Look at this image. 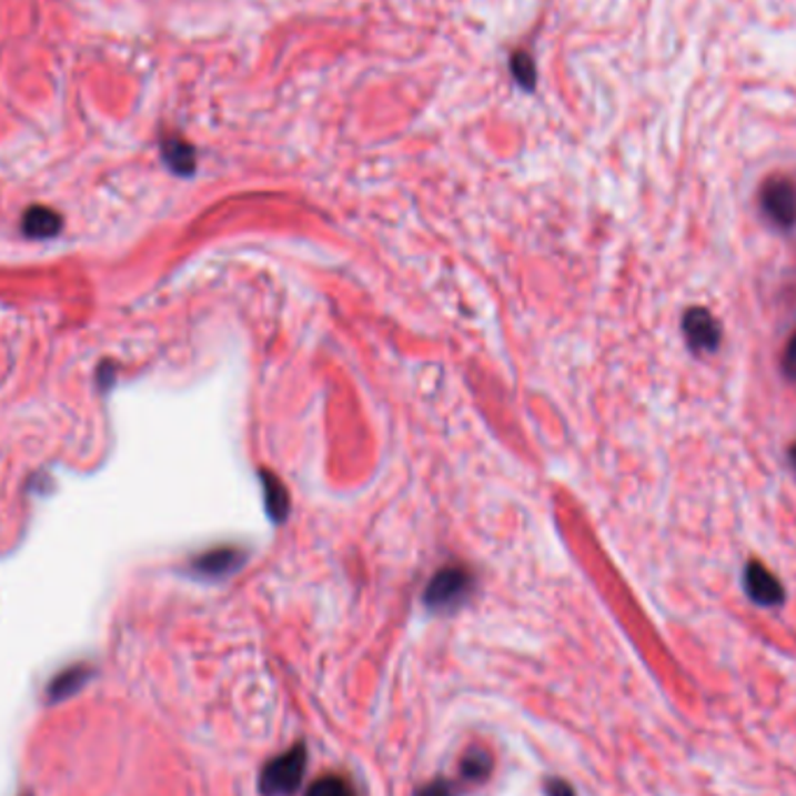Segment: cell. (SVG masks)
I'll return each instance as SVG.
<instances>
[{"instance_id":"cell-5","label":"cell","mask_w":796,"mask_h":796,"mask_svg":"<svg viewBox=\"0 0 796 796\" xmlns=\"http://www.w3.org/2000/svg\"><path fill=\"white\" fill-rule=\"evenodd\" d=\"M745 592L755 603L766 608L780 606L785 601L783 583L759 562H750L745 568Z\"/></svg>"},{"instance_id":"cell-4","label":"cell","mask_w":796,"mask_h":796,"mask_svg":"<svg viewBox=\"0 0 796 796\" xmlns=\"http://www.w3.org/2000/svg\"><path fill=\"white\" fill-rule=\"evenodd\" d=\"M683 331L694 352H715L719 347L722 331L706 308H689L683 318Z\"/></svg>"},{"instance_id":"cell-9","label":"cell","mask_w":796,"mask_h":796,"mask_svg":"<svg viewBox=\"0 0 796 796\" xmlns=\"http://www.w3.org/2000/svg\"><path fill=\"white\" fill-rule=\"evenodd\" d=\"M163 159L168 161V165H171L175 173H191L197 163L194 150H191L187 142H182L178 138H171L163 142Z\"/></svg>"},{"instance_id":"cell-8","label":"cell","mask_w":796,"mask_h":796,"mask_svg":"<svg viewBox=\"0 0 796 796\" xmlns=\"http://www.w3.org/2000/svg\"><path fill=\"white\" fill-rule=\"evenodd\" d=\"M240 562H243V554L235 550H212L201 554V557L194 562V571L205 577H220L238 568Z\"/></svg>"},{"instance_id":"cell-16","label":"cell","mask_w":796,"mask_h":796,"mask_svg":"<svg viewBox=\"0 0 796 796\" xmlns=\"http://www.w3.org/2000/svg\"><path fill=\"white\" fill-rule=\"evenodd\" d=\"M420 796H452V792L443 783H433L420 792Z\"/></svg>"},{"instance_id":"cell-3","label":"cell","mask_w":796,"mask_h":796,"mask_svg":"<svg viewBox=\"0 0 796 796\" xmlns=\"http://www.w3.org/2000/svg\"><path fill=\"white\" fill-rule=\"evenodd\" d=\"M764 214L780 229L796 224V182L789 178H770L759 191Z\"/></svg>"},{"instance_id":"cell-13","label":"cell","mask_w":796,"mask_h":796,"mask_svg":"<svg viewBox=\"0 0 796 796\" xmlns=\"http://www.w3.org/2000/svg\"><path fill=\"white\" fill-rule=\"evenodd\" d=\"M783 369L789 377H796V333L792 335V341L787 343L785 347V354H783Z\"/></svg>"},{"instance_id":"cell-15","label":"cell","mask_w":796,"mask_h":796,"mask_svg":"<svg viewBox=\"0 0 796 796\" xmlns=\"http://www.w3.org/2000/svg\"><path fill=\"white\" fill-rule=\"evenodd\" d=\"M547 794H550V796H573L571 787H568L566 783H562V780H552V783L547 785Z\"/></svg>"},{"instance_id":"cell-7","label":"cell","mask_w":796,"mask_h":796,"mask_svg":"<svg viewBox=\"0 0 796 796\" xmlns=\"http://www.w3.org/2000/svg\"><path fill=\"white\" fill-rule=\"evenodd\" d=\"M89 678H91V671L87 664L68 666L50 683V687H47V698H50V702H63V698L80 692Z\"/></svg>"},{"instance_id":"cell-2","label":"cell","mask_w":796,"mask_h":796,"mask_svg":"<svg viewBox=\"0 0 796 796\" xmlns=\"http://www.w3.org/2000/svg\"><path fill=\"white\" fill-rule=\"evenodd\" d=\"M473 585V575L464 566H447L433 575L424 601L431 611H452L466 601Z\"/></svg>"},{"instance_id":"cell-12","label":"cell","mask_w":796,"mask_h":796,"mask_svg":"<svg viewBox=\"0 0 796 796\" xmlns=\"http://www.w3.org/2000/svg\"><path fill=\"white\" fill-rule=\"evenodd\" d=\"M490 766L492 764H490V757L485 753L473 750L471 755H466V759L462 764V770H464V776L468 780H482L490 774Z\"/></svg>"},{"instance_id":"cell-10","label":"cell","mask_w":796,"mask_h":796,"mask_svg":"<svg viewBox=\"0 0 796 796\" xmlns=\"http://www.w3.org/2000/svg\"><path fill=\"white\" fill-rule=\"evenodd\" d=\"M305 796H356L352 785L337 776H326L320 778L318 783H312L305 792Z\"/></svg>"},{"instance_id":"cell-6","label":"cell","mask_w":796,"mask_h":796,"mask_svg":"<svg viewBox=\"0 0 796 796\" xmlns=\"http://www.w3.org/2000/svg\"><path fill=\"white\" fill-rule=\"evenodd\" d=\"M21 226H23V233H27L29 238L44 240V238H54L61 231L63 220H61L59 212H54L50 208L36 205L27 214H23Z\"/></svg>"},{"instance_id":"cell-11","label":"cell","mask_w":796,"mask_h":796,"mask_svg":"<svg viewBox=\"0 0 796 796\" xmlns=\"http://www.w3.org/2000/svg\"><path fill=\"white\" fill-rule=\"evenodd\" d=\"M265 503H269V511H271V515H273L275 520H282V517H284L289 501H286V494H284L280 482L273 480L271 475L265 477Z\"/></svg>"},{"instance_id":"cell-14","label":"cell","mask_w":796,"mask_h":796,"mask_svg":"<svg viewBox=\"0 0 796 796\" xmlns=\"http://www.w3.org/2000/svg\"><path fill=\"white\" fill-rule=\"evenodd\" d=\"M515 72L524 87H531V82H534V68H531V61L526 57L515 59Z\"/></svg>"},{"instance_id":"cell-1","label":"cell","mask_w":796,"mask_h":796,"mask_svg":"<svg viewBox=\"0 0 796 796\" xmlns=\"http://www.w3.org/2000/svg\"><path fill=\"white\" fill-rule=\"evenodd\" d=\"M305 747L296 745L292 750L265 764L261 774L263 796H289L301 787L305 774Z\"/></svg>"},{"instance_id":"cell-17","label":"cell","mask_w":796,"mask_h":796,"mask_svg":"<svg viewBox=\"0 0 796 796\" xmlns=\"http://www.w3.org/2000/svg\"><path fill=\"white\" fill-rule=\"evenodd\" d=\"M789 460H792V464L796 468V445H792V450H789Z\"/></svg>"}]
</instances>
